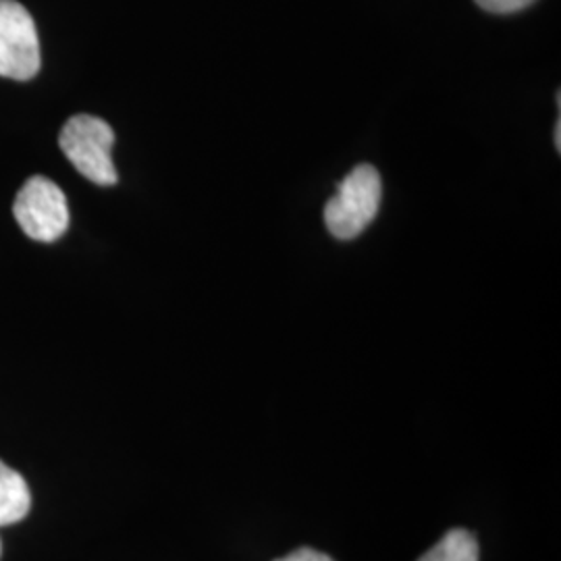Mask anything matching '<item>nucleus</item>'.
Wrapping results in <instances>:
<instances>
[{"instance_id":"nucleus-1","label":"nucleus","mask_w":561,"mask_h":561,"mask_svg":"<svg viewBox=\"0 0 561 561\" xmlns=\"http://www.w3.org/2000/svg\"><path fill=\"white\" fill-rule=\"evenodd\" d=\"M381 175L375 167L360 164L341 181L337 194L324 206V222L333 238L354 240L375 221L381 206Z\"/></svg>"},{"instance_id":"nucleus-2","label":"nucleus","mask_w":561,"mask_h":561,"mask_svg":"<svg viewBox=\"0 0 561 561\" xmlns=\"http://www.w3.org/2000/svg\"><path fill=\"white\" fill-rule=\"evenodd\" d=\"M59 146L62 154L85 180L104 187L119 181L111 157L115 131L106 121L92 115L71 117L60 129Z\"/></svg>"},{"instance_id":"nucleus-3","label":"nucleus","mask_w":561,"mask_h":561,"mask_svg":"<svg viewBox=\"0 0 561 561\" xmlns=\"http://www.w3.org/2000/svg\"><path fill=\"white\" fill-rule=\"evenodd\" d=\"M15 221L32 240L57 241L69 229V204L59 185L34 175L23 183L13 204Z\"/></svg>"},{"instance_id":"nucleus-4","label":"nucleus","mask_w":561,"mask_h":561,"mask_svg":"<svg viewBox=\"0 0 561 561\" xmlns=\"http://www.w3.org/2000/svg\"><path fill=\"white\" fill-rule=\"evenodd\" d=\"M41 71L38 30L27 9L0 0V78L34 80Z\"/></svg>"},{"instance_id":"nucleus-5","label":"nucleus","mask_w":561,"mask_h":561,"mask_svg":"<svg viewBox=\"0 0 561 561\" xmlns=\"http://www.w3.org/2000/svg\"><path fill=\"white\" fill-rule=\"evenodd\" d=\"M32 507V493L18 470L0 460V528L23 520Z\"/></svg>"},{"instance_id":"nucleus-6","label":"nucleus","mask_w":561,"mask_h":561,"mask_svg":"<svg viewBox=\"0 0 561 561\" xmlns=\"http://www.w3.org/2000/svg\"><path fill=\"white\" fill-rule=\"evenodd\" d=\"M481 547L466 528H451L416 561H479Z\"/></svg>"},{"instance_id":"nucleus-7","label":"nucleus","mask_w":561,"mask_h":561,"mask_svg":"<svg viewBox=\"0 0 561 561\" xmlns=\"http://www.w3.org/2000/svg\"><path fill=\"white\" fill-rule=\"evenodd\" d=\"M535 0H477V4L489 11V13H500V15H507V13H518L522 9L530 7Z\"/></svg>"},{"instance_id":"nucleus-8","label":"nucleus","mask_w":561,"mask_h":561,"mask_svg":"<svg viewBox=\"0 0 561 561\" xmlns=\"http://www.w3.org/2000/svg\"><path fill=\"white\" fill-rule=\"evenodd\" d=\"M275 561H335L333 558H329L327 553H322V551H317V549H310V547H301V549H296L294 553H289V556H285V558H279V560Z\"/></svg>"},{"instance_id":"nucleus-9","label":"nucleus","mask_w":561,"mask_h":561,"mask_svg":"<svg viewBox=\"0 0 561 561\" xmlns=\"http://www.w3.org/2000/svg\"><path fill=\"white\" fill-rule=\"evenodd\" d=\"M556 148L561 150V121L556 123Z\"/></svg>"},{"instance_id":"nucleus-10","label":"nucleus","mask_w":561,"mask_h":561,"mask_svg":"<svg viewBox=\"0 0 561 561\" xmlns=\"http://www.w3.org/2000/svg\"><path fill=\"white\" fill-rule=\"evenodd\" d=\"M0 556H2V542H0Z\"/></svg>"}]
</instances>
